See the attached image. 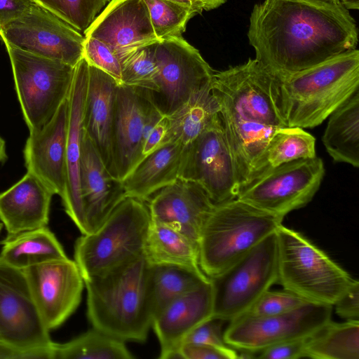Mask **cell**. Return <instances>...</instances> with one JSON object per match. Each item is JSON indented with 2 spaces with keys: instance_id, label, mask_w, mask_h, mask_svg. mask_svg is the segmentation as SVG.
Returning a JSON list of instances; mask_svg holds the SVG:
<instances>
[{
  "instance_id": "ba28073f",
  "label": "cell",
  "mask_w": 359,
  "mask_h": 359,
  "mask_svg": "<svg viewBox=\"0 0 359 359\" xmlns=\"http://www.w3.org/2000/svg\"><path fill=\"white\" fill-rule=\"evenodd\" d=\"M212 316L230 322L248 313L259 298L277 283L276 232L219 275L210 278Z\"/></svg>"
},
{
  "instance_id": "ee69618b",
  "label": "cell",
  "mask_w": 359,
  "mask_h": 359,
  "mask_svg": "<svg viewBox=\"0 0 359 359\" xmlns=\"http://www.w3.org/2000/svg\"><path fill=\"white\" fill-rule=\"evenodd\" d=\"M333 306L337 315L346 320H359V283L357 280Z\"/></svg>"
},
{
  "instance_id": "ffe728a7",
  "label": "cell",
  "mask_w": 359,
  "mask_h": 359,
  "mask_svg": "<svg viewBox=\"0 0 359 359\" xmlns=\"http://www.w3.org/2000/svg\"><path fill=\"white\" fill-rule=\"evenodd\" d=\"M83 34L105 43L119 59L138 46L158 40L144 0H111Z\"/></svg>"
},
{
  "instance_id": "4316f807",
  "label": "cell",
  "mask_w": 359,
  "mask_h": 359,
  "mask_svg": "<svg viewBox=\"0 0 359 359\" xmlns=\"http://www.w3.org/2000/svg\"><path fill=\"white\" fill-rule=\"evenodd\" d=\"M184 147L178 142L161 146L142 161L121 181L126 196L147 201L180 177Z\"/></svg>"
},
{
  "instance_id": "74e56055",
  "label": "cell",
  "mask_w": 359,
  "mask_h": 359,
  "mask_svg": "<svg viewBox=\"0 0 359 359\" xmlns=\"http://www.w3.org/2000/svg\"><path fill=\"white\" fill-rule=\"evenodd\" d=\"M50 11L80 33L92 24L110 0H31Z\"/></svg>"
},
{
  "instance_id": "8fae6325",
  "label": "cell",
  "mask_w": 359,
  "mask_h": 359,
  "mask_svg": "<svg viewBox=\"0 0 359 359\" xmlns=\"http://www.w3.org/2000/svg\"><path fill=\"white\" fill-rule=\"evenodd\" d=\"M332 306L306 303L291 311L273 316L245 313L230 322L225 342L246 358L276 344L306 337L331 320Z\"/></svg>"
},
{
  "instance_id": "9c48e42d",
  "label": "cell",
  "mask_w": 359,
  "mask_h": 359,
  "mask_svg": "<svg viewBox=\"0 0 359 359\" xmlns=\"http://www.w3.org/2000/svg\"><path fill=\"white\" fill-rule=\"evenodd\" d=\"M211 90L221 106L242 118L287 127L279 108L277 75L256 58L215 72Z\"/></svg>"
},
{
  "instance_id": "f35d334b",
  "label": "cell",
  "mask_w": 359,
  "mask_h": 359,
  "mask_svg": "<svg viewBox=\"0 0 359 359\" xmlns=\"http://www.w3.org/2000/svg\"><path fill=\"white\" fill-rule=\"evenodd\" d=\"M306 302L297 294L283 289L265 292L246 313L253 316H273L294 310Z\"/></svg>"
},
{
  "instance_id": "836d02e7",
  "label": "cell",
  "mask_w": 359,
  "mask_h": 359,
  "mask_svg": "<svg viewBox=\"0 0 359 359\" xmlns=\"http://www.w3.org/2000/svg\"><path fill=\"white\" fill-rule=\"evenodd\" d=\"M132 358L126 341L93 327L69 341L52 346V359Z\"/></svg>"
},
{
  "instance_id": "11a10c76",
  "label": "cell",
  "mask_w": 359,
  "mask_h": 359,
  "mask_svg": "<svg viewBox=\"0 0 359 359\" xmlns=\"http://www.w3.org/2000/svg\"><path fill=\"white\" fill-rule=\"evenodd\" d=\"M0 341H1V339H0Z\"/></svg>"
},
{
  "instance_id": "816d5d0a",
  "label": "cell",
  "mask_w": 359,
  "mask_h": 359,
  "mask_svg": "<svg viewBox=\"0 0 359 359\" xmlns=\"http://www.w3.org/2000/svg\"><path fill=\"white\" fill-rule=\"evenodd\" d=\"M7 159L6 142L0 137V163H4Z\"/></svg>"
},
{
  "instance_id": "7a4b0ae2",
  "label": "cell",
  "mask_w": 359,
  "mask_h": 359,
  "mask_svg": "<svg viewBox=\"0 0 359 359\" xmlns=\"http://www.w3.org/2000/svg\"><path fill=\"white\" fill-rule=\"evenodd\" d=\"M150 269L142 254L83 279L87 316L93 327L126 342L147 340L153 320Z\"/></svg>"
},
{
  "instance_id": "d6986e66",
  "label": "cell",
  "mask_w": 359,
  "mask_h": 359,
  "mask_svg": "<svg viewBox=\"0 0 359 359\" xmlns=\"http://www.w3.org/2000/svg\"><path fill=\"white\" fill-rule=\"evenodd\" d=\"M68 97L41 128L29 132L23 149L27 172L37 177L61 198L66 187Z\"/></svg>"
},
{
  "instance_id": "db71d44e",
  "label": "cell",
  "mask_w": 359,
  "mask_h": 359,
  "mask_svg": "<svg viewBox=\"0 0 359 359\" xmlns=\"http://www.w3.org/2000/svg\"><path fill=\"white\" fill-rule=\"evenodd\" d=\"M3 226H4V224L1 222H0V232H1Z\"/></svg>"
},
{
  "instance_id": "c3c4849f",
  "label": "cell",
  "mask_w": 359,
  "mask_h": 359,
  "mask_svg": "<svg viewBox=\"0 0 359 359\" xmlns=\"http://www.w3.org/2000/svg\"><path fill=\"white\" fill-rule=\"evenodd\" d=\"M173 1L181 5L185 6L193 11L197 14L202 13L203 11H205V5L203 0H168Z\"/></svg>"
},
{
  "instance_id": "277c9868",
  "label": "cell",
  "mask_w": 359,
  "mask_h": 359,
  "mask_svg": "<svg viewBox=\"0 0 359 359\" xmlns=\"http://www.w3.org/2000/svg\"><path fill=\"white\" fill-rule=\"evenodd\" d=\"M283 219L237 198L215 204L199 236L201 270L209 278L219 275L276 232Z\"/></svg>"
},
{
  "instance_id": "b9f144b4",
  "label": "cell",
  "mask_w": 359,
  "mask_h": 359,
  "mask_svg": "<svg viewBox=\"0 0 359 359\" xmlns=\"http://www.w3.org/2000/svg\"><path fill=\"white\" fill-rule=\"evenodd\" d=\"M183 359H236L240 358L237 350L231 346L219 347L201 343H184L179 350Z\"/></svg>"
},
{
  "instance_id": "d6a6232c",
  "label": "cell",
  "mask_w": 359,
  "mask_h": 359,
  "mask_svg": "<svg viewBox=\"0 0 359 359\" xmlns=\"http://www.w3.org/2000/svg\"><path fill=\"white\" fill-rule=\"evenodd\" d=\"M305 351L313 359H359V320H330L306 337Z\"/></svg>"
},
{
  "instance_id": "f5cc1de1",
  "label": "cell",
  "mask_w": 359,
  "mask_h": 359,
  "mask_svg": "<svg viewBox=\"0 0 359 359\" xmlns=\"http://www.w3.org/2000/svg\"><path fill=\"white\" fill-rule=\"evenodd\" d=\"M315 3H320V4H339L338 0H304Z\"/></svg>"
},
{
  "instance_id": "5b68a950",
  "label": "cell",
  "mask_w": 359,
  "mask_h": 359,
  "mask_svg": "<svg viewBox=\"0 0 359 359\" xmlns=\"http://www.w3.org/2000/svg\"><path fill=\"white\" fill-rule=\"evenodd\" d=\"M277 283L308 303L332 306L356 280L301 233L276 231Z\"/></svg>"
},
{
  "instance_id": "8d00e7d4",
  "label": "cell",
  "mask_w": 359,
  "mask_h": 359,
  "mask_svg": "<svg viewBox=\"0 0 359 359\" xmlns=\"http://www.w3.org/2000/svg\"><path fill=\"white\" fill-rule=\"evenodd\" d=\"M151 22L158 40L182 36L189 20L197 13L192 9L168 0H144Z\"/></svg>"
},
{
  "instance_id": "7402d4cb",
  "label": "cell",
  "mask_w": 359,
  "mask_h": 359,
  "mask_svg": "<svg viewBox=\"0 0 359 359\" xmlns=\"http://www.w3.org/2000/svg\"><path fill=\"white\" fill-rule=\"evenodd\" d=\"M213 298L210 278L177 297L152 320L160 344L161 359L180 358L179 350L187 336L212 316Z\"/></svg>"
},
{
  "instance_id": "d4e9b609",
  "label": "cell",
  "mask_w": 359,
  "mask_h": 359,
  "mask_svg": "<svg viewBox=\"0 0 359 359\" xmlns=\"http://www.w3.org/2000/svg\"><path fill=\"white\" fill-rule=\"evenodd\" d=\"M118 84L108 74L88 64L85 132L113 177L112 131Z\"/></svg>"
},
{
  "instance_id": "8992f818",
  "label": "cell",
  "mask_w": 359,
  "mask_h": 359,
  "mask_svg": "<svg viewBox=\"0 0 359 359\" xmlns=\"http://www.w3.org/2000/svg\"><path fill=\"white\" fill-rule=\"evenodd\" d=\"M151 222L147 202L126 196L95 231L76 239L74 260L83 279L142 255Z\"/></svg>"
},
{
  "instance_id": "e0dca14e",
  "label": "cell",
  "mask_w": 359,
  "mask_h": 359,
  "mask_svg": "<svg viewBox=\"0 0 359 359\" xmlns=\"http://www.w3.org/2000/svg\"><path fill=\"white\" fill-rule=\"evenodd\" d=\"M147 90L118 84L112 131L114 177L121 182L141 160L144 126L154 104Z\"/></svg>"
},
{
  "instance_id": "7bdbcfd3",
  "label": "cell",
  "mask_w": 359,
  "mask_h": 359,
  "mask_svg": "<svg viewBox=\"0 0 359 359\" xmlns=\"http://www.w3.org/2000/svg\"><path fill=\"white\" fill-rule=\"evenodd\" d=\"M306 337L283 341L268 347L256 355L257 358L263 359H298L306 358Z\"/></svg>"
},
{
  "instance_id": "2e32d148",
  "label": "cell",
  "mask_w": 359,
  "mask_h": 359,
  "mask_svg": "<svg viewBox=\"0 0 359 359\" xmlns=\"http://www.w3.org/2000/svg\"><path fill=\"white\" fill-rule=\"evenodd\" d=\"M49 331L60 327L80 304L85 286L74 260L52 259L21 269Z\"/></svg>"
},
{
  "instance_id": "7c38bea8",
  "label": "cell",
  "mask_w": 359,
  "mask_h": 359,
  "mask_svg": "<svg viewBox=\"0 0 359 359\" xmlns=\"http://www.w3.org/2000/svg\"><path fill=\"white\" fill-rule=\"evenodd\" d=\"M21 269L0 262V339L18 348L50 354L53 341Z\"/></svg>"
},
{
  "instance_id": "52a82bcc",
  "label": "cell",
  "mask_w": 359,
  "mask_h": 359,
  "mask_svg": "<svg viewBox=\"0 0 359 359\" xmlns=\"http://www.w3.org/2000/svg\"><path fill=\"white\" fill-rule=\"evenodd\" d=\"M15 90L29 132L41 128L67 99L74 67L5 44Z\"/></svg>"
},
{
  "instance_id": "484cf974",
  "label": "cell",
  "mask_w": 359,
  "mask_h": 359,
  "mask_svg": "<svg viewBox=\"0 0 359 359\" xmlns=\"http://www.w3.org/2000/svg\"><path fill=\"white\" fill-rule=\"evenodd\" d=\"M219 116L234 165L238 191L245 186L277 129L241 118L219 105Z\"/></svg>"
},
{
  "instance_id": "60d3db41",
  "label": "cell",
  "mask_w": 359,
  "mask_h": 359,
  "mask_svg": "<svg viewBox=\"0 0 359 359\" xmlns=\"http://www.w3.org/2000/svg\"><path fill=\"white\" fill-rule=\"evenodd\" d=\"M225 323L221 318L211 317L194 329L187 336L183 344L201 343L219 347L230 346L224 338L223 327Z\"/></svg>"
},
{
  "instance_id": "e575fe53",
  "label": "cell",
  "mask_w": 359,
  "mask_h": 359,
  "mask_svg": "<svg viewBox=\"0 0 359 359\" xmlns=\"http://www.w3.org/2000/svg\"><path fill=\"white\" fill-rule=\"evenodd\" d=\"M209 280L206 275L175 266H151L149 292L153 318L170 302Z\"/></svg>"
},
{
  "instance_id": "6da1fadb",
  "label": "cell",
  "mask_w": 359,
  "mask_h": 359,
  "mask_svg": "<svg viewBox=\"0 0 359 359\" xmlns=\"http://www.w3.org/2000/svg\"><path fill=\"white\" fill-rule=\"evenodd\" d=\"M355 20L339 4L264 0L250 17L255 58L278 76L315 67L356 48Z\"/></svg>"
},
{
  "instance_id": "681fc988",
  "label": "cell",
  "mask_w": 359,
  "mask_h": 359,
  "mask_svg": "<svg viewBox=\"0 0 359 359\" xmlns=\"http://www.w3.org/2000/svg\"><path fill=\"white\" fill-rule=\"evenodd\" d=\"M339 4L346 10H358L359 0H338Z\"/></svg>"
},
{
  "instance_id": "7dc6e473",
  "label": "cell",
  "mask_w": 359,
  "mask_h": 359,
  "mask_svg": "<svg viewBox=\"0 0 359 359\" xmlns=\"http://www.w3.org/2000/svg\"><path fill=\"white\" fill-rule=\"evenodd\" d=\"M0 359H51V356L48 353L25 351L0 341Z\"/></svg>"
},
{
  "instance_id": "f1b7e54d",
  "label": "cell",
  "mask_w": 359,
  "mask_h": 359,
  "mask_svg": "<svg viewBox=\"0 0 359 359\" xmlns=\"http://www.w3.org/2000/svg\"><path fill=\"white\" fill-rule=\"evenodd\" d=\"M322 140L334 161L359 166V90L330 115Z\"/></svg>"
},
{
  "instance_id": "603a6c76",
  "label": "cell",
  "mask_w": 359,
  "mask_h": 359,
  "mask_svg": "<svg viewBox=\"0 0 359 359\" xmlns=\"http://www.w3.org/2000/svg\"><path fill=\"white\" fill-rule=\"evenodd\" d=\"M79 181L86 230L89 233L107 218L126 196L121 182L107 170L86 132L82 144Z\"/></svg>"
},
{
  "instance_id": "ac0fdd59",
  "label": "cell",
  "mask_w": 359,
  "mask_h": 359,
  "mask_svg": "<svg viewBox=\"0 0 359 359\" xmlns=\"http://www.w3.org/2000/svg\"><path fill=\"white\" fill-rule=\"evenodd\" d=\"M88 82V63L84 57L74 67L68 96L69 114L66 145V187L62 199L64 209L81 231L86 225L80 190V162L85 132V107Z\"/></svg>"
},
{
  "instance_id": "d590c367",
  "label": "cell",
  "mask_w": 359,
  "mask_h": 359,
  "mask_svg": "<svg viewBox=\"0 0 359 359\" xmlns=\"http://www.w3.org/2000/svg\"><path fill=\"white\" fill-rule=\"evenodd\" d=\"M158 41L138 46L120 58L121 82L125 86L158 92V65L156 50Z\"/></svg>"
},
{
  "instance_id": "1f68e13d",
  "label": "cell",
  "mask_w": 359,
  "mask_h": 359,
  "mask_svg": "<svg viewBox=\"0 0 359 359\" xmlns=\"http://www.w3.org/2000/svg\"><path fill=\"white\" fill-rule=\"evenodd\" d=\"M315 156L316 139L312 135L299 127L278 128L271 137L248 183L283 164Z\"/></svg>"
},
{
  "instance_id": "cb8c5ba5",
  "label": "cell",
  "mask_w": 359,
  "mask_h": 359,
  "mask_svg": "<svg viewBox=\"0 0 359 359\" xmlns=\"http://www.w3.org/2000/svg\"><path fill=\"white\" fill-rule=\"evenodd\" d=\"M53 193L37 177L27 173L0 193V220L7 236L47 226Z\"/></svg>"
},
{
  "instance_id": "f907efd6",
  "label": "cell",
  "mask_w": 359,
  "mask_h": 359,
  "mask_svg": "<svg viewBox=\"0 0 359 359\" xmlns=\"http://www.w3.org/2000/svg\"><path fill=\"white\" fill-rule=\"evenodd\" d=\"M205 5V11H210L219 7L227 0H203Z\"/></svg>"
},
{
  "instance_id": "f6af8a7d",
  "label": "cell",
  "mask_w": 359,
  "mask_h": 359,
  "mask_svg": "<svg viewBox=\"0 0 359 359\" xmlns=\"http://www.w3.org/2000/svg\"><path fill=\"white\" fill-rule=\"evenodd\" d=\"M33 4L31 0H0V32L23 15Z\"/></svg>"
},
{
  "instance_id": "9a60e30c",
  "label": "cell",
  "mask_w": 359,
  "mask_h": 359,
  "mask_svg": "<svg viewBox=\"0 0 359 359\" xmlns=\"http://www.w3.org/2000/svg\"><path fill=\"white\" fill-rule=\"evenodd\" d=\"M180 178L201 185L214 204L237 197L236 171L219 114L184 147Z\"/></svg>"
},
{
  "instance_id": "3957f363",
  "label": "cell",
  "mask_w": 359,
  "mask_h": 359,
  "mask_svg": "<svg viewBox=\"0 0 359 359\" xmlns=\"http://www.w3.org/2000/svg\"><path fill=\"white\" fill-rule=\"evenodd\" d=\"M277 77L279 108L286 126L312 128L359 90V50Z\"/></svg>"
},
{
  "instance_id": "83f0119b",
  "label": "cell",
  "mask_w": 359,
  "mask_h": 359,
  "mask_svg": "<svg viewBox=\"0 0 359 359\" xmlns=\"http://www.w3.org/2000/svg\"><path fill=\"white\" fill-rule=\"evenodd\" d=\"M143 255L151 266L170 265L205 275L199 264L198 243L168 225L151 222Z\"/></svg>"
},
{
  "instance_id": "30bf717a",
  "label": "cell",
  "mask_w": 359,
  "mask_h": 359,
  "mask_svg": "<svg viewBox=\"0 0 359 359\" xmlns=\"http://www.w3.org/2000/svg\"><path fill=\"white\" fill-rule=\"evenodd\" d=\"M324 175L321 158L315 156L295 160L250 181L240 189L236 198L283 219L312 200Z\"/></svg>"
},
{
  "instance_id": "bcb514c9",
  "label": "cell",
  "mask_w": 359,
  "mask_h": 359,
  "mask_svg": "<svg viewBox=\"0 0 359 359\" xmlns=\"http://www.w3.org/2000/svg\"><path fill=\"white\" fill-rule=\"evenodd\" d=\"M168 128V119L165 114L152 128L144 139L142 148L140 161L163 144Z\"/></svg>"
},
{
  "instance_id": "44dd1931",
  "label": "cell",
  "mask_w": 359,
  "mask_h": 359,
  "mask_svg": "<svg viewBox=\"0 0 359 359\" xmlns=\"http://www.w3.org/2000/svg\"><path fill=\"white\" fill-rule=\"evenodd\" d=\"M152 222L171 226L198 243L215 204L198 184L177 179L147 201Z\"/></svg>"
},
{
  "instance_id": "4fadbf2b",
  "label": "cell",
  "mask_w": 359,
  "mask_h": 359,
  "mask_svg": "<svg viewBox=\"0 0 359 359\" xmlns=\"http://www.w3.org/2000/svg\"><path fill=\"white\" fill-rule=\"evenodd\" d=\"M0 38L4 44L72 67L83 57L84 36L36 4L6 25Z\"/></svg>"
},
{
  "instance_id": "f546056e",
  "label": "cell",
  "mask_w": 359,
  "mask_h": 359,
  "mask_svg": "<svg viewBox=\"0 0 359 359\" xmlns=\"http://www.w3.org/2000/svg\"><path fill=\"white\" fill-rule=\"evenodd\" d=\"M219 108L211 87L193 95L187 102L167 115L168 128L163 144L178 142L187 147L219 116Z\"/></svg>"
},
{
  "instance_id": "ab89813d",
  "label": "cell",
  "mask_w": 359,
  "mask_h": 359,
  "mask_svg": "<svg viewBox=\"0 0 359 359\" xmlns=\"http://www.w3.org/2000/svg\"><path fill=\"white\" fill-rule=\"evenodd\" d=\"M83 57L89 65L108 74L121 84L120 59L105 43L94 38L84 37Z\"/></svg>"
},
{
  "instance_id": "5bb4252c",
  "label": "cell",
  "mask_w": 359,
  "mask_h": 359,
  "mask_svg": "<svg viewBox=\"0 0 359 359\" xmlns=\"http://www.w3.org/2000/svg\"><path fill=\"white\" fill-rule=\"evenodd\" d=\"M156 57L158 72L155 94L160 96L157 105L165 114L172 113L193 95L211 87L215 71L182 36L158 40Z\"/></svg>"
},
{
  "instance_id": "4dcf8cb0",
  "label": "cell",
  "mask_w": 359,
  "mask_h": 359,
  "mask_svg": "<svg viewBox=\"0 0 359 359\" xmlns=\"http://www.w3.org/2000/svg\"><path fill=\"white\" fill-rule=\"evenodd\" d=\"M0 244L2 245L0 262L19 269L68 257L55 234L47 226L6 236Z\"/></svg>"
}]
</instances>
